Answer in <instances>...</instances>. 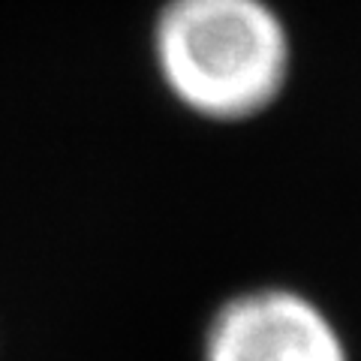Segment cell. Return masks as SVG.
<instances>
[{
	"mask_svg": "<svg viewBox=\"0 0 361 361\" xmlns=\"http://www.w3.org/2000/svg\"><path fill=\"white\" fill-rule=\"evenodd\" d=\"M163 85L193 115H262L292 73V39L268 0H166L151 33Z\"/></svg>",
	"mask_w": 361,
	"mask_h": 361,
	"instance_id": "6da1fadb",
	"label": "cell"
},
{
	"mask_svg": "<svg viewBox=\"0 0 361 361\" xmlns=\"http://www.w3.org/2000/svg\"><path fill=\"white\" fill-rule=\"evenodd\" d=\"M205 361H346L331 319L292 289H253L211 319Z\"/></svg>",
	"mask_w": 361,
	"mask_h": 361,
	"instance_id": "7a4b0ae2",
	"label": "cell"
}]
</instances>
